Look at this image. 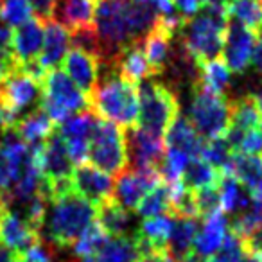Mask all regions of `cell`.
Returning <instances> with one entry per match:
<instances>
[{"label":"cell","instance_id":"836d02e7","mask_svg":"<svg viewBox=\"0 0 262 262\" xmlns=\"http://www.w3.org/2000/svg\"><path fill=\"white\" fill-rule=\"evenodd\" d=\"M139 251L133 237H110L94 257L95 262H137Z\"/></svg>","mask_w":262,"mask_h":262},{"label":"cell","instance_id":"8fae6325","mask_svg":"<svg viewBox=\"0 0 262 262\" xmlns=\"http://www.w3.org/2000/svg\"><path fill=\"white\" fill-rule=\"evenodd\" d=\"M127 155H129L131 169L146 171V169H158L165 157V140L162 135L147 131L137 126L126 135Z\"/></svg>","mask_w":262,"mask_h":262},{"label":"cell","instance_id":"277c9868","mask_svg":"<svg viewBox=\"0 0 262 262\" xmlns=\"http://www.w3.org/2000/svg\"><path fill=\"white\" fill-rule=\"evenodd\" d=\"M228 20L223 11L205 9L183 24L178 34L180 47L200 67L219 58L225 45V34Z\"/></svg>","mask_w":262,"mask_h":262},{"label":"cell","instance_id":"74e56055","mask_svg":"<svg viewBox=\"0 0 262 262\" xmlns=\"http://www.w3.org/2000/svg\"><path fill=\"white\" fill-rule=\"evenodd\" d=\"M232 155H233V151H232V147H230L228 140H226L225 137H217V139H212L205 142L201 158H203L207 164H210L212 167L221 171V169L228 164Z\"/></svg>","mask_w":262,"mask_h":262},{"label":"cell","instance_id":"484cf974","mask_svg":"<svg viewBox=\"0 0 262 262\" xmlns=\"http://www.w3.org/2000/svg\"><path fill=\"white\" fill-rule=\"evenodd\" d=\"M13 129L16 131V135H18L27 146L34 147V146L43 144L45 140L54 133V122H52V119L43 110L36 108L27 113V115L20 117V119L13 124Z\"/></svg>","mask_w":262,"mask_h":262},{"label":"cell","instance_id":"4fadbf2b","mask_svg":"<svg viewBox=\"0 0 262 262\" xmlns=\"http://www.w3.org/2000/svg\"><path fill=\"white\" fill-rule=\"evenodd\" d=\"M255 45H257V33L246 29L241 24L228 22L223 45V61L232 72L244 74L251 65Z\"/></svg>","mask_w":262,"mask_h":262},{"label":"cell","instance_id":"ab89813d","mask_svg":"<svg viewBox=\"0 0 262 262\" xmlns=\"http://www.w3.org/2000/svg\"><path fill=\"white\" fill-rule=\"evenodd\" d=\"M194 200H196L198 215L203 219L221 210V203H219V187L194 190Z\"/></svg>","mask_w":262,"mask_h":262},{"label":"cell","instance_id":"db71d44e","mask_svg":"<svg viewBox=\"0 0 262 262\" xmlns=\"http://www.w3.org/2000/svg\"><path fill=\"white\" fill-rule=\"evenodd\" d=\"M180 262H205V260H203V258L198 257V255L194 253V251H190V253L187 255L185 258H182V260H180Z\"/></svg>","mask_w":262,"mask_h":262},{"label":"cell","instance_id":"9a60e30c","mask_svg":"<svg viewBox=\"0 0 262 262\" xmlns=\"http://www.w3.org/2000/svg\"><path fill=\"white\" fill-rule=\"evenodd\" d=\"M61 63L65 74L76 83V86L86 95H90L92 90L97 86L99 77H101V69L104 67L101 56L94 54L90 51H84V49L72 47L67 52Z\"/></svg>","mask_w":262,"mask_h":262},{"label":"cell","instance_id":"681fc988","mask_svg":"<svg viewBox=\"0 0 262 262\" xmlns=\"http://www.w3.org/2000/svg\"><path fill=\"white\" fill-rule=\"evenodd\" d=\"M9 127H13V122L9 120V117L6 115L4 110L0 108V137H2V133H4V131H8Z\"/></svg>","mask_w":262,"mask_h":262},{"label":"cell","instance_id":"d590c367","mask_svg":"<svg viewBox=\"0 0 262 262\" xmlns=\"http://www.w3.org/2000/svg\"><path fill=\"white\" fill-rule=\"evenodd\" d=\"M108 233L99 226V223L95 221L94 225H90L83 233H81L79 239L74 243L72 246V253L79 258H88V257H95L97 251L104 246V243L108 241Z\"/></svg>","mask_w":262,"mask_h":262},{"label":"cell","instance_id":"7c38bea8","mask_svg":"<svg viewBox=\"0 0 262 262\" xmlns=\"http://www.w3.org/2000/svg\"><path fill=\"white\" fill-rule=\"evenodd\" d=\"M162 183L158 169H146V171H124L117 176L113 185V201L129 212H135L140 200L149 192L153 187Z\"/></svg>","mask_w":262,"mask_h":262},{"label":"cell","instance_id":"91938a15","mask_svg":"<svg viewBox=\"0 0 262 262\" xmlns=\"http://www.w3.org/2000/svg\"><path fill=\"white\" fill-rule=\"evenodd\" d=\"M258 2H262V0H258Z\"/></svg>","mask_w":262,"mask_h":262},{"label":"cell","instance_id":"680465c9","mask_svg":"<svg viewBox=\"0 0 262 262\" xmlns=\"http://www.w3.org/2000/svg\"><path fill=\"white\" fill-rule=\"evenodd\" d=\"M165 262H172V260H171V258H167V260H165Z\"/></svg>","mask_w":262,"mask_h":262},{"label":"cell","instance_id":"8992f818","mask_svg":"<svg viewBox=\"0 0 262 262\" xmlns=\"http://www.w3.org/2000/svg\"><path fill=\"white\" fill-rule=\"evenodd\" d=\"M40 108L51 117L52 122L61 124L69 117L90 110V99L63 70L54 69L49 70L41 81Z\"/></svg>","mask_w":262,"mask_h":262},{"label":"cell","instance_id":"b9f144b4","mask_svg":"<svg viewBox=\"0 0 262 262\" xmlns=\"http://www.w3.org/2000/svg\"><path fill=\"white\" fill-rule=\"evenodd\" d=\"M13 40H15L13 27H9L8 24L0 20V59L15 63V58H13Z\"/></svg>","mask_w":262,"mask_h":262},{"label":"cell","instance_id":"5b68a950","mask_svg":"<svg viewBox=\"0 0 262 262\" xmlns=\"http://www.w3.org/2000/svg\"><path fill=\"white\" fill-rule=\"evenodd\" d=\"M180 115V101L167 83L147 79L139 84V126L164 137Z\"/></svg>","mask_w":262,"mask_h":262},{"label":"cell","instance_id":"5bb4252c","mask_svg":"<svg viewBox=\"0 0 262 262\" xmlns=\"http://www.w3.org/2000/svg\"><path fill=\"white\" fill-rule=\"evenodd\" d=\"M29 155V146L9 127L0 137V194H6L22 172L24 162Z\"/></svg>","mask_w":262,"mask_h":262},{"label":"cell","instance_id":"ee69618b","mask_svg":"<svg viewBox=\"0 0 262 262\" xmlns=\"http://www.w3.org/2000/svg\"><path fill=\"white\" fill-rule=\"evenodd\" d=\"M243 248L246 253H251L255 257L262 258V225L253 228L243 239Z\"/></svg>","mask_w":262,"mask_h":262},{"label":"cell","instance_id":"52a82bcc","mask_svg":"<svg viewBox=\"0 0 262 262\" xmlns=\"http://www.w3.org/2000/svg\"><path fill=\"white\" fill-rule=\"evenodd\" d=\"M95 169L110 176H119L129 165L127 155V140L122 127L115 126L106 120H97L92 135L88 162Z\"/></svg>","mask_w":262,"mask_h":262},{"label":"cell","instance_id":"2e32d148","mask_svg":"<svg viewBox=\"0 0 262 262\" xmlns=\"http://www.w3.org/2000/svg\"><path fill=\"white\" fill-rule=\"evenodd\" d=\"M113 185L115 180L106 172L95 169L90 164H81L74 169L72 189L76 194L90 201L95 207L113 200Z\"/></svg>","mask_w":262,"mask_h":262},{"label":"cell","instance_id":"7bdbcfd3","mask_svg":"<svg viewBox=\"0 0 262 262\" xmlns=\"http://www.w3.org/2000/svg\"><path fill=\"white\" fill-rule=\"evenodd\" d=\"M29 6H31V9H33L34 15H36L38 20L47 22V20L54 18L58 0H29Z\"/></svg>","mask_w":262,"mask_h":262},{"label":"cell","instance_id":"816d5d0a","mask_svg":"<svg viewBox=\"0 0 262 262\" xmlns=\"http://www.w3.org/2000/svg\"><path fill=\"white\" fill-rule=\"evenodd\" d=\"M239 262H262V258H258V257H255V255L246 253V251H244L243 257H241V260H239Z\"/></svg>","mask_w":262,"mask_h":262},{"label":"cell","instance_id":"603a6c76","mask_svg":"<svg viewBox=\"0 0 262 262\" xmlns=\"http://www.w3.org/2000/svg\"><path fill=\"white\" fill-rule=\"evenodd\" d=\"M228 219H226V215L221 210L205 217L201 230H198L192 251L207 262L223 246L226 233H228Z\"/></svg>","mask_w":262,"mask_h":262},{"label":"cell","instance_id":"ba28073f","mask_svg":"<svg viewBox=\"0 0 262 262\" xmlns=\"http://www.w3.org/2000/svg\"><path fill=\"white\" fill-rule=\"evenodd\" d=\"M41 79L29 74L22 67H16L0 83V108L4 110L13 124L20 117L40 108Z\"/></svg>","mask_w":262,"mask_h":262},{"label":"cell","instance_id":"8d00e7d4","mask_svg":"<svg viewBox=\"0 0 262 262\" xmlns=\"http://www.w3.org/2000/svg\"><path fill=\"white\" fill-rule=\"evenodd\" d=\"M33 18L29 0H0V20L9 27H20Z\"/></svg>","mask_w":262,"mask_h":262},{"label":"cell","instance_id":"ac0fdd59","mask_svg":"<svg viewBox=\"0 0 262 262\" xmlns=\"http://www.w3.org/2000/svg\"><path fill=\"white\" fill-rule=\"evenodd\" d=\"M106 67L135 86H139L140 83L147 79H153L151 67L146 59V54H144L142 40L133 41L126 49H122Z\"/></svg>","mask_w":262,"mask_h":262},{"label":"cell","instance_id":"9c48e42d","mask_svg":"<svg viewBox=\"0 0 262 262\" xmlns=\"http://www.w3.org/2000/svg\"><path fill=\"white\" fill-rule=\"evenodd\" d=\"M187 119L201 139L212 140L225 137L230 127V101L192 84V101Z\"/></svg>","mask_w":262,"mask_h":262},{"label":"cell","instance_id":"30bf717a","mask_svg":"<svg viewBox=\"0 0 262 262\" xmlns=\"http://www.w3.org/2000/svg\"><path fill=\"white\" fill-rule=\"evenodd\" d=\"M97 120L99 119L94 115V112L86 110V112L69 117L59 124L58 135L65 142L67 151H69L74 164L81 165L88 162V149H90L92 135H94Z\"/></svg>","mask_w":262,"mask_h":262},{"label":"cell","instance_id":"e0dca14e","mask_svg":"<svg viewBox=\"0 0 262 262\" xmlns=\"http://www.w3.org/2000/svg\"><path fill=\"white\" fill-rule=\"evenodd\" d=\"M0 243L16 255H24L40 243V233L15 212L6 208L0 215Z\"/></svg>","mask_w":262,"mask_h":262},{"label":"cell","instance_id":"f5cc1de1","mask_svg":"<svg viewBox=\"0 0 262 262\" xmlns=\"http://www.w3.org/2000/svg\"><path fill=\"white\" fill-rule=\"evenodd\" d=\"M251 95H253L255 102H257V108H258V112H260V115H262V88H258V90H257V94H251Z\"/></svg>","mask_w":262,"mask_h":262},{"label":"cell","instance_id":"f6af8a7d","mask_svg":"<svg viewBox=\"0 0 262 262\" xmlns=\"http://www.w3.org/2000/svg\"><path fill=\"white\" fill-rule=\"evenodd\" d=\"M171 2L174 6L176 13L185 20H190L192 16H196L201 8V0H171Z\"/></svg>","mask_w":262,"mask_h":262},{"label":"cell","instance_id":"c3c4849f","mask_svg":"<svg viewBox=\"0 0 262 262\" xmlns=\"http://www.w3.org/2000/svg\"><path fill=\"white\" fill-rule=\"evenodd\" d=\"M16 258H18V255L0 244V262H16Z\"/></svg>","mask_w":262,"mask_h":262},{"label":"cell","instance_id":"7dc6e473","mask_svg":"<svg viewBox=\"0 0 262 262\" xmlns=\"http://www.w3.org/2000/svg\"><path fill=\"white\" fill-rule=\"evenodd\" d=\"M232 0H201V6L205 9H214V11H226V6L230 4Z\"/></svg>","mask_w":262,"mask_h":262},{"label":"cell","instance_id":"d6986e66","mask_svg":"<svg viewBox=\"0 0 262 262\" xmlns=\"http://www.w3.org/2000/svg\"><path fill=\"white\" fill-rule=\"evenodd\" d=\"M176 36H172L171 33L157 26L142 38V49L144 54H146V59L151 67V72H153V77H158L162 74H165L169 69H171L172 61H174V49H172V43H174Z\"/></svg>","mask_w":262,"mask_h":262},{"label":"cell","instance_id":"bcb514c9","mask_svg":"<svg viewBox=\"0 0 262 262\" xmlns=\"http://www.w3.org/2000/svg\"><path fill=\"white\" fill-rule=\"evenodd\" d=\"M251 63H253V69L262 76V31H260V34H257V45H255Z\"/></svg>","mask_w":262,"mask_h":262},{"label":"cell","instance_id":"d6a6232c","mask_svg":"<svg viewBox=\"0 0 262 262\" xmlns=\"http://www.w3.org/2000/svg\"><path fill=\"white\" fill-rule=\"evenodd\" d=\"M219 203H221L223 214H241L251 203L250 194L243 190V185L230 176L221 174L219 182Z\"/></svg>","mask_w":262,"mask_h":262},{"label":"cell","instance_id":"7a4b0ae2","mask_svg":"<svg viewBox=\"0 0 262 262\" xmlns=\"http://www.w3.org/2000/svg\"><path fill=\"white\" fill-rule=\"evenodd\" d=\"M97 219V207L79 194L65 192L49 200L40 241L52 250H70L81 233Z\"/></svg>","mask_w":262,"mask_h":262},{"label":"cell","instance_id":"9f6ffc18","mask_svg":"<svg viewBox=\"0 0 262 262\" xmlns=\"http://www.w3.org/2000/svg\"><path fill=\"white\" fill-rule=\"evenodd\" d=\"M16 262H27V260H24V258H20V257H18V258H16Z\"/></svg>","mask_w":262,"mask_h":262},{"label":"cell","instance_id":"f35d334b","mask_svg":"<svg viewBox=\"0 0 262 262\" xmlns=\"http://www.w3.org/2000/svg\"><path fill=\"white\" fill-rule=\"evenodd\" d=\"M243 253H244V248L241 237H237L233 232H228L223 246L207 262H239Z\"/></svg>","mask_w":262,"mask_h":262},{"label":"cell","instance_id":"f546056e","mask_svg":"<svg viewBox=\"0 0 262 262\" xmlns=\"http://www.w3.org/2000/svg\"><path fill=\"white\" fill-rule=\"evenodd\" d=\"M182 182H183V185L190 190L219 187V182H221V171L212 167L210 164H207L203 158H196V160H190L189 165H187V169L183 171Z\"/></svg>","mask_w":262,"mask_h":262},{"label":"cell","instance_id":"6f0895ef","mask_svg":"<svg viewBox=\"0 0 262 262\" xmlns=\"http://www.w3.org/2000/svg\"><path fill=\"white\" fill-rule=\"evenodd\" d=\"M258 133H260V137H262V124H260V127H258Z\"/></svg>","mask_w":262,"mask_h":262},{"label":"cell","instance_id":"44dd1931","mask_svg":"<svg viewBox=\"0 0 262 262\" xmlns=\"http://www.w3.org/2000/svg\"><path fill=\"white\" fill-rule=\"evenodd\" d=\"M45 27L38 18H31L24 26L16 27L15 40H13V58L16 67H26L36 63L43 45Z\"/></svg>","mask_w":262,"mask_h":262},{"label":"cell","instance_id":"e575fe53","mask_svg":"<svg viewBox=\"0 0 262 262\" xmlns=\"http://www.w3.org/2000/svg\"><path fill=\"white\" fill-rule=\"evenodd\" d=\"M135 214L142 219H151L157 215H171V192L167 183H158L140 200Z\"/></svg>","mask_w":262,"mask_h":262},{"label":"cell","instance_id":"7402d4cb","mask_svg":"<svg viewBox=\"0 0 262 262\" xmlns=\"http://www.w3.org/2000/svg\"><path fill=\"white\" fill-rule=\"evenodd\" d=\"M164 140L167 149L178 151V153L185 155L190 160L201 158V153H203L205 147V140L198 135V131L194 129L190 120L185 115H182V113L172 120L169 129L165 131Z\"/></svg>","mask_w":262,"mask_h":262},{"label":"cell","instance_id":"60d3db41","mask_svg":"<svg viewBox=\"0 0 262 262\" xmlns=\"http://www.w3.org/2000/svg\"><path fill=\"white\" fill-rule=\"evenodd\" d=\"M233 153L248 155V157H262V137L258 131L244 133Z\"/></svg>","mask_w":262,"mask_h":262},{"label":"cell","instance_id":"11a10c76","mask_svg":"<svg viewBox=\"0 0 262 262\" xmlns=\"http://www.w3.org/2000/svg\"><path fill=\"white\" fill-rule=\"evenodd\" d=\"M4 210H6V205H4V201H2V198H0V215H2Z\"/></svg>","mask_w":262,"mask_h":262},{"label":"cell","instance_id":"83f0119b","mask_svg":"<svg viewBox=\"0 0 262 262\" xmlns=\"http://www.w3.org/2000/svg\"><path fill=\"white\" fill-rule=\"evenodd\" d=\"M262 124V115L257 108L253 95L248 94L243 97L230 101V127L237 133H250L258 131Z\"/></svg>","mask_w":262,"mask_h":262},{"label":"cell","instance_id":"f1b7e54d","mask_svg":"<svg viewBox=\"0 0 262 262\" xmlns=\"http://www.w3.org/2000/svg\"><path fill=\"white\" fill-rule=\"evenodd\" d=\"M198 221L187 217H176L171 237L167 241V255L172 262H180L192 251L194 241L198 235Z\"/></svg>","mask_w":262,"mask_h":262},{"label":"cell","instance_id":"d4e9b609","mask_svg":"<svg viewBox=\"0 0 262 262\" xmlns=\"http://www.w3.org/2000/svg\"><path fill=\"white\" fill-rule=\"evenodd\" d=\"M95 221L108 233V237H133L139 228L133 212L122 208L113 200L97 207V219Z\"/></svg>","mask_w":262,"mask_h":262},{"label":"cell","instance_id":"4dcf8cb0","mask_svg":"<svg viewBox=\"0 0 262 262\" xmlns=\"http://www.w3.org/2000/svg\"><path fill=\"white\" fill-rule=\"evenodd\" d=\"M172 226H174V217L172 215H157V217L144 219L142 223H139L137 235L142 237L144 241H147L157 250L167 251L165 248H167V241L171 237Z\"/></svg>","mask_w":262,"mask_h":262},{"label":"cell","instance_id":"cb8c5ba5","mask_svg":"<svg viewBox=\"0 0 262 262\" xmlns=\"http://www.w3.org/2000/svg\"><path fill=\"white\" fill-rule=\"evenodd\" d=\"M54 16L70 34L94 29L95 2L94 0H58Z\"/></svg>","mask_w":262,"mask_h":262},{"label":"cell","instance_id":"1f68e13d","mask_svg":"<svg viewBox=\"0 0 262 262\" xmlns=\"http://www.w3.org/2000/svg\"><path fill=\"white\" fill-rule=\"evenodd\" d=\"M225 15L228 22L241 24L255 33L262 29V2L258 0H232Z\"/></svg>","mask_w":262,"mask_h":262},{"label":"cell","instance_id":"f907efd6","mask_svg":"<svg viewBox=\"0 0 262 262\" xmlns=\"http://www.w3.org/2000/svg\"><path fill=\"white\" fill-rule=\"evenodd\" d=\"M169 255H160V257H149V258H139L137 262H165Z\"/></svg>","mask_w":262,"mask_h":262},{"label":"cell","instance_id":"3957f363","mask_svg":"<svg viewBox=\"0 0 262 262\" xmlns=\"http://www.w3.org/2000/svg\"><path fill=\"white\" fill-rule=\"evenodd\" d=\"M94 115L119 127H137L139 122V86L108 69L101 83L88 95Z\"/></svg>","mask_w":262,"mask_h":262},{"label":"cell","instance_id":"ffe728a7","mask_svg":"<svg viewBox=\"0 0 262 262\" xmlns=\"http://www.w3.org/2000/svg\"><path fill=\"white\" fill-rule=\"evenodd\" d=\"M43 27H45L43 45H41V52L38 56L36 63L41 67L43 72H49V70H54L63 61L67 52L70 51L72 34L56 18L43 22Z\"/></svg>","mask_w":262,"mask_h":262},{"label":"cell","instance_id":"4316f807","mask_svg":"<svg viewBox=\"0 0 262 262\" xmlns=\"http://www.w3.org/2000/svg\"><path fill=\"white\" fill-rule=\"evenodd\" d=\"M232 83V70L226 67L223 58H215L198 67V76L192 84L203 88L208 94L225 97Z\"/></svg>","mask_w":262,"mask_h":262},{"label":"cell","instance_id":"6da1fadb","mask_svg":"<svg viewBox=\"0 0 262 262\" xmlns=\"http://www.w3.org/2000/svg\"><path fill=\"white\" fill-rule=\"evenodd\" d=\"M158 13L135 0H101L95 8L94 29L104 67L122 49L139 41L157 26Z\"/></svg>","mask_w":262,"mask_h":262}]
</instances>
